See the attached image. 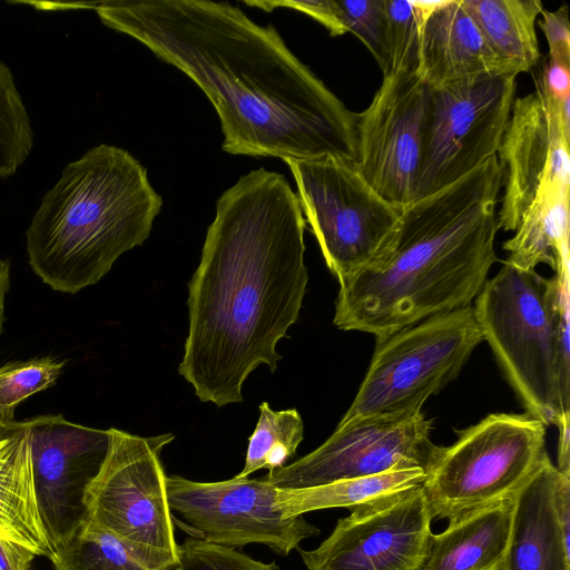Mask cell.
Returning a JSON list of instances; mask_svg holds the SVG:
<instances>
[{
  "instance_id": "5b68a950",
  "label": "cell",
  "mask_w": 570,
  "mask_h": 570,
  "mask_svg": "<svg viewBox=\"0 0 570 570\" xmlns=\"http://www.w3.org/2000/svg\"><path fill=\"white\" fill-rule=\"evenodd\" d=\"M474 301L483 341L527 414L546 426L569 425V278L505 261Z\"/></svg>"
},
{
  "instance_id": "d6a6232c",
  "label": "cell",
  "mask_w": 570,
  "mask_h": 570,
  "mask_svg": "<svg viewBox=\"0 0 570 570\" xmlns=\"http://www.w3.org/2000/svg\"><path fill=\"white\" fill-rule=\"evenodd\" d=\"M554 503L561 538L566 550L570 552V473L559 471Z\"/></svg>"
},
{
  "instance_id": "d6986e66",
  "label": "cell",
  "mask_w": 570,
  "mask_h": 570,
  "mask_svg": "<svg viewBox=\"0 0 570 570\" xmlns=\"http://www.w3.org/2000/svg\"><path fill=\"white\" fill-rule=\"evenodd\" d=\"M0 538L51 558L35 491L24 421L0 422Z\"/></svg>"
},
{
  "instance_id": "1f68e13d",
  "label": "cell",
  "mask_w": 570,
  "mask_h": 570,
  "mask_svg": "<svg viewBox=\"0 0 570 570\" xmlns=\"http://www.w3.org/2000/svg\"><path fill=\"white\" fill-rule=\"evenodd\" d=\"M569 63L549 58L543 70L537 77L548 96L561 108L570 109V70Z\"/></svg>"
},
{
  "instance_id": "8992f818",
  "label": "cell",
  "mask_w": 570,
  "mask_h": 570,
  "mask_svg": "<svg viewBox=\"0 0 570 570\" xmlns=\"http://www.w3.org/2000/svg\"><path fill=\"white\" fill-rule=\"evenodd\" d=\"M547 426L529 414L492 413L438 446L422 489L432 518L454 521L513 499L540 466Z\"/></svg>"
},
{
  "instance_id": "2e32d148",
  "label": "cell",
  "mask_w": 570,
  "mask_h": 570,
  "mask_svg": "<svg viewBox=\"0 0 570 570\" xmlns=\"http://www.w3.org/2000/svg\"><path fill=\"white\" fill-rule=\"evenodd\" d=\"M24 423L38 510L53 550L87 518L83 494L106 458L110 433L72 423L61 414Z\"/></svg>"
},
{
  "instance_id": "cb8c5ba5",
  "label": "cell",
  "mask_w": 570,
  "mask_h": 570,
  "mask_svg": "<svg viewBox=\"0 0 570 570\" xmlns=\"http://www.w3.org/2000/svg\"><path fill=\"white\" fill-rule=\"evenodd\" d=\"M56 570H148L111 533L86 518L53 549Z\"/></svg>"
},
{
  "instance_id": "9c48e42d",
  "label": "cell",
  "mask_w": 570,
  "mask_h": 570,
  "mask_svg": "<svg viewBox=\"0 0 570 570\" xmlns=\"http://www.w3.org/2000/svg\"><path fill=\"white\" fill-rule=\"evenodd\" d=\"M325 263L338 282L364 268L396 233L402 210L380 196L354 161L284 160Z\"/></svg>"
},
{
  "instance_id": "83f0119b",
  "label": "cell",
  "mask_w": 570,
  "mask_h": 570,
  "mask_svg": "<svg viewBox=\"0 0 570 570\" xmlns=\"http://www.w3.org/2000/svg\"><path fill=\"white\" fill-rule=\"evenodd\" d=\"M337 36L355 35L370 50L383 75L390 70L384 0H334Z\"/></svg>"
},
{
  "instance_id": "9a60e30c",
  "label": "cell",
  "mask_w": 570,
  "mask_h": 570,
  "mask_svg": "<svg viewBox=\"0 0 570 570\" xmlns=\"http://www.w3.org/2000/svg\"><path fill=\"white\" fill-rule=\"evenodd\" d=\"M535 88L514 99L498 149L504 187L498 229L514 232L542 188L570 186V109L554 102L538 78Z\"/></svg>"
},
{
  "instance_id": "f546056e",
  "label": "cell",
  "mask_w": 570,
  "mask_h": 570,
  "mask_svg": "<svg viewBox=\"0 0 570 570\" xmlns=\"http://www.w3.org/2000/svg\"><path fill=\"white\" fill-rule=\"evenodd\" d=\"M176 570H282L276 562L264 563L223 546L188 537L179 544Z\"/></svg>"
},
{
  "instance_id": "5bb4252c",
  "label": "cell",
  "mask_w": 570,
  "mask_h": 570,
  "mask_svg": "<svg viewBox=\"0 0 570 570\" xmlns=\"http://www.w3.org/2000/svg\"><path fill=\"white\" fill-rule=\"evenodd\" d=\"M422 485L351 510L314 550L307 570H421L432 534Z\"/></svg>"
},
{
  "instance_id": "30bf717a",
  "label": "cell",
  "mask_w": 570,
  "mask_h": 570,
  "mask_svg": "<svg viewBox=\"0 0 570 570\" xmlns=\"http://www.w3.org/2000/svg\"><path fill=\"white\" fill-rule=\"evenodd\" d=\"M515 79L514 73L478 75L432 89L416 199L455 183L497 155L510 119Z\"/></svg>"
},
{
  "instance_id": "f1b7e54d",
  "label": "cell",
  "mask_w": 570,
  "mask_h": 570,
  "mask_svg": "<svg viewBox=\"0 0 570 570\" xmlns=\"http://www.w3.org/2000/svg\"><path fill=\"white\" fill-rule=\"evenodd\" d=\"M65 363L52 357H40L1 366L0 422L12 421L16 407L23 400L51 386Z\"/></svg>"
},
{
  "instance_id": "836d02e7",
  "label": "cell",
  "mask_w": 570,
  "mask_h": 570,
  "mask_svg": "<svg viewBox=\"0 0 570 570\" xmlns=\"http://www.w3.org/2000/svg\"><path fill=\"white\" fill-rule=\"evenodd\" d=\"M35 557L26 547L0 538V570H30Z\"/></svg>"
},
{
  "instance_id": "484cf974",
  "label": "cell",
  "mask_w": 570,
  "mask_h": 570,
  "mask_svg": "<svg viewBox=\"0 0 570 570\" xmlns=\"http://www.w3.org/2000/svg\"><path fill=\"white\" fill-rule=\"evenodd\" d=\"M33 131L9 67L0 60V178H8L27 160Z\"/></svg>"
},
{
  "instance_id": "ac0fdd59",
  "label": "cell",
  "mask_w": 570,
  "mask_h": 570,
  "mask_svg": "<svg viewBox=\"0 0 570 570\" xmlns=\"http://www.w3.org/2000/svg\"><path fill=\"white\" fill-rule=\"evenodd\" d=\"M559 470L547 454L515 495L513 529L502 570H570L556 513Z\"/></svg>"
},
{
  "instance_id": "4fadbf2b",
  "label": "cell",
  "mask_w": 570,
  "mask_h": 570,
  "mask_svg": "<svg viewBox=\"0 0 570 570\" xmlns=\"http://www.w3.org/2000/svg\"><path fill=\"white\" fill-rule=\"evenodd\" d=\"M436 448L422 411L340 422L322 445L264 479L276 489L292 490L414 468L425 471Z\"/></svg>"
},
{
  "instance_id": "7402d4cb",
  "label": "cell",
  "mask_w": 570,
  "mask_h": 570,
  "mask_svg": "<svg viewBox=\"0 0 570 570\" xmlns=\"http://www.w3.org/2000/svg\"><path fill=\"white\" fill-rule=\"evenodd\" d=\"M492 51L511 73L530 71L540 59L538 0H461Z\"/></svg>"
},
{
  "instance_id": "ffe728a7",
  "label": "cell",
  "mask_w": 570,
  "mask_h": 570,
  "mask_svg": "<svg viewBox=\"0 0 570 570\" xmlns=\"http://www.w3.org/2000/svg\"><path fill=\"white\" fill-rule=\"evenodd\" d=\"M515 498L450 521L430 537L421 570H502L510 546Z\"/></svg>"
},
{
  "instance_id": "e575fe53",
  "label": "cell",
  "mask_w": 570,
  "mask_h": 570,
  "mask_svg": "<svg viewBox=\"0 0 570 570\" xmlns=\"http://www.w3.org/2000/svg\"><path fill=\"white\" fill-rule=\"evenodd\" d=\"M10 288V263L0 258V333L4 323V304Z\"/></svg>"
},
{
  "instance_id": "8fae6325",
  "label": "cell",
  "mask_w": 570,
  "mask_h": 570,
  "mask_svg": "<svg viewBox=\"0 0 570 570\" xmlns=\"http://www.w3.org/2000/svg\"><path fill=\"white\" fill-rule=\"evenodd\" d=\"M166 489L175 525L208 543L234 549L257 543L287 556L320 534L303 515L283 514L277 489L264 478L199 482L167 475Z\"/></svg>"
},
{
  "instance_id": "4316f807",
  "label": "cell",
  "mask_w": 570,
  "mask_h": 570,
  "mask_svg": "<svg viewBox=\"0 0 570 570\" xmlns=\"http://www.w3.org/2000/svg\"><path fill=\"white\" fill-rule=\"evenodd\" d=\"M434 1L384 0L389 72H419L422 29Z\"/></svg>"
},
{
  "instance_id": "7c38bea8",
  "label": "cell",
  "mask_w": 570,
  "mask_h": 570,
  "mask_svg": "<svg viewBox=\"0 0 570 570\" xmlns=\"http://www.w3.org/2000/svg\"><path fill=\"white\" fill-rule=\"evenodd\" d=\"M432 92L419 72H387L370 106L357 114L355 166L401 210L416 199Z\"/></svg>"
},
{
  "instance_id": "44dd1931",
  "label": "cell",
  "mask_w": 570,
  "mask_h": 570,
  "mask_svg": "<svg viewBox=\"0 0 570 570\" xmlns=\"http://www.w3.org/2000/svg\"><path fill=\"white\" fill-rule=\"evenodd\" d=\"M569 189L554 186L537 193L515 234L503 244L507 262L527 271L543 263L558 277H569Z\"/></svg>"
},
{
  "instance_id": "3957f363",
  "label": "cell",
  "mask_w": 570,
  "mask_h": 570,
  "mask_svg": "<svg viewBox=\"0 0 570 570\" xmlns=\"http://www.w3.org/2000/svg\"><path fill=\"white\" fill-rule=\"evenodd\" d=\"M501 187L495 155L403 208L387 245L338 282L336 327L372 334L379 342L429 317L472 306L498 261Z\"/></svg>"
},
{
  "instance_id": "6da1fadb",
  "label": "cell",
  "mask_w": 570,
  "mask_h": 570,
  "mask_svg": "<svg viewBox=\"0 0 570 570\" xmlns=\"http://www.w3.org/2000/svg\"><path fill=\"white\" fill-rule=\"evenodd\" d=\"M138 40L186 73L213 104L232 155L357 157V114L305 66L268 24L207 0L71 2Z\"/></svg>"
},
{
  "instance_id": "ba28073f",
  "label": "cell",
  "mask_w": 570,
  "mask_h": 570,
  "mask_svg": "<svg viewBox=\"0 0 570 570\" xmlns=\"http://www.w3.org/2000/svg\"><path fill=\"white\" fill-rule=\"evenodd\" d=\"M483 341L473 307L429 317L376 342L367 372L340 422L402 416L453 381Z\"/></svg>"
},
{
  "instance_id": "d4e9b609",
  "label": "cell",
  "mask_w": 570,
  "mask_h": 570,
  "mask_svg": "<svg viewBox=\"0 0 570 570\" xmlns=\"http://www.w3.org/2000/svg\"><path fill=\"white\" fill-rule=\"evenodd\" d=\"M259 419L248 439L243 470L235 476L267 469L269 472L285 465L296 454L304 436V425L295 409L273 411L267 402L259 405Z\"/></svg>"
},
{
  "instance_id": "4dcf8cb0",
  "label": "cell",
  "mask_w": 570,
  "mask_h": 570,
  "mask_svg": "<svg viewBox=\"0 0 570 570\" xmlns=\"http://www.w3.org/2000/svg\"><path fill=\"white\" fill-rule=\"evenodd\" d=\"M539 26L549 45V58L570 62V30L568 7L563 4L556 11L541 10Z\"/></svg>"
},
{
  "instance_id": "e0dca14e",
  "label": "cell",
  "mask_w": 570,
  "mask_h": 570,
  "mask_svg": "<svg viewBox=\"0 0 570 570\" xmlns=\"http://www.w3.org/2000/svg\"><path fill=\"white\" fill-rule=\"evenodd\" d=\"M419 73L432 89L478 75L511 73L461 0L434 1L421 38Z\"/></svg>"
},
{
  "instance_id": "603a6c76",
  "label": "cell",
  "mask_w": 570,
  "mask_h": 570,
  "mask_svg": "<svg viewBox=\"0 0 570 570\" xmlns=\"http://www.w3.org/2000/svg\"><path fill=\"white\" fill-rule=\"evenodd\" d=\"M424 479L425 471L414 468L304 489H277L276 503L286 518L332 508L352 510L420 487Z\"/></svg>"
},
{
  "instance_id": "7a4b0ae2",
  "label": "cell",
  "mask_w": 570,
  "mask_h": 570,
  "mask_svg": "<svg viewBox=\"0 0 570 570\" xmlns=\"http://www.w3.org/2000/svg\"><path fill=\"white\" fill-rule=\"evenodd\" d=\"M306 222L284 175L258 168L217 200L188 284V335L179 374L202 402L243 401L261 364L275 372L276 344L296 323L308 282Z\"/></svg>"
},
{
  "instance_id": "52a82bcc",
  "label": "cell",
  "mask_w": 570,
  "mask_h": 570,
  "mask_svg": "<svg viewBox=\"0 0 570 570\" xmlns=\"http://www.w3.org/2000/svg\"><path fill=\"white\" fill-rule=\"evenodd\" d=\"M106 458L83 494L87 518L117 538L148 570H176L179 544L160 460L175 435L109 429Z\"/></svg>"
},
{
  "instance_id": "277c9868",
  "label": "cell",
  "mask_w": 570,
  "mask_h": 570,
  "mask_svg": "<svg viewBox=\"0 0 570 570\" xmlns=\"http://www.w3.org/2000/svg\"><path fill=\"white\" fill-rule=\"evenodd\" d=\"M161 204L131 154L98 145L43 195L26 232L29 265L53 291L76 294L148 238Z\"/></svg>"
}]
</instances>
